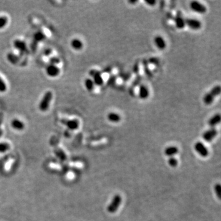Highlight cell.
Instances as JSON below:
<instances>
[{"instance_id":"cell-1","label":"cell","mask_w":221,"mask_h":221,"mask_svg":"<svg viewBox=\"0 0 221 221\" xmlns=\"http://www.w3.org/2000/svg\"><path fill=\"white\" fill-rule=\"evenodd\" d=\"M220 86L217 85L214 86L209 92L206 94L203 97V102L206 105H210L213 103L215 98L220 94Z\"/></svg>"},{"instance_id":"cell-2","label":"cell","mask_w":221,"mask_h":221,"mask_svg":"<svg viewBox=\"0 0 221 221\" xmlns=\"http://www.w3.org/2000/svg\"><path fill=\"white\" fill-rule=\"evenodd\" d=\"M52 97L53 95L50 91H47V92L44 94L42 100L40 103V105H39V108L41 111L44 112L49 109Z\"/></svg>"},{"instance_id":"cell-3","label":"cell","mask_w":221,"mask_h":221,"mask_svg":"<svg viewBox=\"0 0 221 221\" xmlns=\"http://www.w3.org/2000/svg\"><path fill=\"white\" fill-rule=\"evenodd\" d=\"M122 202V198L120 195H115L112 198L111 202L108 205L107 210L110 213H114L118 210Z\"/></svg>"},{"instance_id":"cell-4","label":"cell","mask_w":221,"mask_h":221,"mask_svg":"<svg viewBox=\"0 0 221 221\" xmlns=\"http://www.w3.org/2000/svg\"><path fill=\"white\" fill-rule=\"evenodd\" d=\"M90 76L92 77L95 85L101 86L104 84V80L102 77L101 72L96 70H92L89 72Z\"/></svg>"},{"instance_id":"cell-5","label":"cell","mask_w":221,"mask_h":221,"mask_svg":"<svg viewBox=\"0 0 221 221\" xmlns=\"http://www.w3.org/2000/svg\"><path fill=\"white\" fill-rule=\"evenodd\" d=\"M190 7L193 12H197L198 14H203L206 13L207 11L206 6L204 4L197 1H193L190 2Z\"/></svg>"},{"instance_id":"cell-6","label":"cell","mask_w":221,"mask_h":221,"mask_svg":"<svg viewBox=\"0 0 221 221\" xmlns=\"http://www.w3.org/2000/svg\"><path fill=\"white\" fill-rule=\"evenodd\" d=\"M186 25L190 29L194 30H198L202 27V23L200 20L193 18H187L185 19Z\"/></svg>"},{"instance_id":"cell-7","label":"cell","mask_w":221,"mask_h":221,"mask_svg":"<svg viewBox=\"0 0 221 221\" xmlns=\"http://www.w3.org/2000/svg\"><path fill=\"white\" fill-rule=\"evenodd\" d=\"M173 19L175 23L176 27L178 29H183L185 27V19L183 17V14H182L181 11H178L176 12V16L173 17Z\"/></svg>"},{"instance_id":"cell-8","label":"cell","mask_w":221,"mask_h":221,"mask_svg":"<svg viewBox=\"0 0 221 221\" xmlns=\"http://www.w3.org/2000/svg\"><path fill=\"white\" fill-rule=\"evenodd\" d=\"M194 148H195V150L196 151V152L200 155H201L202 157H206L209 154L208 149H207V148L205 146V145L203 143V142L200 141L197 142L195 144Z\"/></svg>"},{"instance_id":"cell-9","label":"cell","mask_w":221,"mask_h":221,"mask_svg":"<svg viewBox=\"0 0 221 221\" xmlns=\"http://www.w3.org/2000/svg\"><path fill=\"white\" fill-rule=\"evenodd\" d=\"M218 132L215 128H211L210 129L205 131L203 135V139L206 142H210L213 141L214 138L217 135Z\"/></svg>"},{"instance_id":"cell-10","label":"cell","mask_w":221,"mask_h":221,"mask_svg":"<svg viewBox=\"0 0 221 221\" xmlns=\"http://www.w3.org/2000/svg\"><path fill=\"white\" fill-rule=\"evenodd\" d=\"M46 71L47 74L51 77H57L59 75L60 73V68L57 66L53 65V64H49V65H48L46 67Z\"/></svg>"},{"instance_id":"cell-11","label":"cell","mask_w":221,"mask_h":221,"mask_svg":"<svg viewBox=\"0 0 221 221\" xmlns=\"http://www.w3.org/2000/svg\"><path fill=\"white\" fill-rule=\"evenodd\" d=\"M61 123L66 125L69 129L72 130H74L79 127V123L76 119H64L61 120Z\"/></svg>"},{"instance_id":"cell-12","label":"cell","mask_w":221,"mask_h":221,"mask_svg":"<svg viewBox=\"0 0 221 221\" xmlns=\"http://www.w3.org/2000/svg\"><path fill=\"white\" fill-rule=\"evenodd\" d=\"M14 46L22 54H25L28 52L26 43L20 40H16L14 41Z\"/></svg>"},{"instance_id":"cell-13","label":"cell","mask_w":221,"mask_h":221,"mask_svg":"<svg viewBox=\"0 0 221 221\" xmlns=\"http://www.w3.org/2000/svg\"><path fill=\"white\" fill-rule=\"evenodd\" d=\"M154 42L156 47L160 50H163L166 47V41L161 36H156L154 39Z\"/></svg>"},{"instance_id":"cell-14","label":"cell","mask_w":221,"mask_h":221,"mask_svg":"<svg viewBox=\"0 0 221 221\" xmlns=\"http://www.w3.org/2000/svg\"><path fill=\"white\" fill-rule=\"evenodd\" d=\"M138 95L140 98L142 100H145L148 98L149 96V90L148 88L145 85H140L139 87Z\"/></svg>"},{"instance_id":"cell-15","label":"cell","mask_w":221,"mask_h":221,"mask_svg":"<svg viewBox=\"0 0 221 221\" xmlns=\"http://www.w3.org/2000/svg\"><path fill=\"white\" fill-rule=\"evenodd\" d=\"M220 122V115L219 114H216L209 119L208 125L211 128H214Z\"/></svg>"},{"instance_id":"cell-16","label":"cell","mask_w":221,"mask_h":221,"mask_svg":"<svg viewBox=\"0 0 221 221\" xmlns=\"http://www.w3.org/2000/svg\"><path fill=\"white\" fill-rule=\"evenodd\" d=\"M178 149L176 146H169L165 149V154L168 157H173L178 153Z\"/></svg>"},{"instance_id":"cell-17","label":"cell","mask_w":221,"mask_h":221,"mask_svg":"<svg viewBox=\"0 0 221 221\" xmlns=\"http://www.w3.org/2000/svg\"><path fill=\"white\" fill-rule=\"evenodd\" d=\"M142 67H143V70L145 71V74L149 78H151L153 75L152 73L151 72V71L149 69V63L148 61V60L146 59H144L142 61Z\"/></svg>"},{"instance_id":"cell-18","label":"cell","mask_w":221,"mask_h":221,"mask_svg":"<svg viewBox=\"0 0 221 221\" xmlns=\"http://www.w3.org/2000/svg\"><path fill=\"white\" fill-rule=\"evenodd\" d=\"M71 47L75 50H81L83 47L82 42L79 39H73L71 42Z\"/></svg>"},{"instance_id":"cell-19","label":"cell","mask_w":221,"mask_h":221,"mask_svg":"<svg viewBox=\"0 0 221 221\" xmlns=\"http://www.w3.org/2000/svg\"><path fill=\"white\" fill-rule=\"evenodd\" d=\"M107 118L110 122L114 123L119 122L121 119L120 115L115 112H110L109 114H108Z\"/></svg>"},{"instance_id":"cell-20","label":"cell","mask_w":221,"mask_h":221,"mask_svg":"<svg viewBox=\"0 0 221 221\" xmlns=\"http://www.w3.org/2000/svg\"><path fill=\"white\" fill-rule=\"evenodd\" d=\"M12 127L17 130H21L24 128L23 123L19 119H14L11 122Z\"/></svg>"},{"instance_id":"cell-21","label":"cell","mask_w":221,"mask_h":221,"mask_svg":"<svg viewBox=\"0 0 221 221\" xmlns=\"http://www.w3.org/2000/svg\"><path fill=\"white\" fill-rule=\"evenodd\" d=\"M84 83H85V86L88 91H89V92H92V90H94V87H95V84L92 79H89V78H88V79H85Z\"/></svg>"},{"instance_id":"cell-22","label":"cell","mask_w":221,"mask_h":221,"mask_svg":"<svg viewBox=\"0 0 221 221\" xmlns=\"http://www.w3.org/2000/svg\"><path fill=\"white\" fill-rule=\"evenodd\" d=\"M45 38H46L45 34L41 31H38L34 35V40L36 42H40L44 40Z\"/></svg>"},{"instance_id":"cell-23","label":"cell","mask_w":221,"mask_h":221,"mask_svg":"<svg viewBox=\"0 0 221 221\" xmlns=\"http://www.w3.org/2000/svg\"><path fill=\"white\" fill-rule=\"evenodd\" d=\"M7 58L8 59V60L12 64H15L17 63L19 61V57L16 55L15 54H12V53H9L8 54Z\"/></svg>"},{"instance_id":"cell-24","label":"cell","mask_w":221,"mask_h":221,"mask_svg":"<svg viewBox=\"0 0 221 221\" xmlns=\"http://www.w3.org/2000/svg\"><path fill=\"white\" fill-rule=\"evenodd\" d=\"M8 22V19L6 16L0 17V29L3 28L7 25Z\"/></svg>"},{"instance_id":"cell-25","label":"cell","mask_w":221,"mask_h":221,"mask_svg":"<svg viewBox=\"0 0 221 221\" xmlns=\"http://www.w3.org/2000/svg\"><path fill=\"white\" fill-rule=\"evenodd\" d=\"M116 80H117V77H116V76H115V75H111L109 77V79L108 80V82H107L108 85H109V86L113 85L115 83Z\"/></svg>"},{"instance_id":"cell-26","label":"cell","mask_w":221,"mask_h":221,"mask_svg":"<svg viewBox=\"0 0 221 221\" xmlns=\"http://www.w3.org/2000/svg\"><path fill=\"white\" fill-rule=\"evenodd\" d=\"M49 63L50 64H53V65H56L60 63V60L58 58L56 57H52L50 58L49 59Z\"/></svg>"},{"instance_id":"cell-27","label":"cell","mask_w":221,"mask_h":221,"mask_svg":"<svg viewBox=\"0 0 221 221\" xmlns=\"http://www.w3.org/2000/svg\"><path fill=\"white\" fill-rule=\"evenodd\" d=\"M7 90V85L4 81L0 77V92H4Z\"/></svg>"},{"instance_id":"cell-28","label":"cell","mask_w":221,"mask_h":221,"mask_svg":"<svg viewBox=\"0 0 221 221\" xmlns=\"http://www.w3.org/2000/svg\"><path fill=\"white\" fill-rule=\"evenodd\" d=\"M141 79H142V77L141 75H138L136 77V79L133 81V84H132V86L133 87V88L135 87H136L138 85H139V84H140L141 81Z\"/></svg>"},{"instance_id":"cell-29","label":"cell","mask_w":221,"mask_h":221,"mask_svg":"<svg viewBox=\"0 0 221 221\" xmlns=\"http://www.w3.org/2000/svg\"><path fill=\"white\" fill-rule=\"evenodd\" d=\"M214 190L215 193L217 195V196L219 199H220V195H221V187L219 184H217L214 186Z\"/></svg>"},{"instance_id":"cell-30","label":"cell","mask_w":221,"mask_h":221,"mask_svg":"<svg viewBox=\"0 0 221 221\" xmlns=\"http://www.w3.org/2000/svg\"><path fill=\"white\" fill-rule=\"evenodd\" d=\"M148 61V63H152L153 64H155V65H157V64H159L160 63L159 59L157 57H151L149 58Z\"/></svg>"},{"instance_id":"cell-31","label":"cell","mask_w":221,"mask_h":221,"mask_svg":"<svg viewBox=\"0 0 221 221\" xmlns=\"http://www.w3.org/2000/svg\"><path fill=\"white\" fill-rule=\"evenodd\" d=\"M168 163L171 166L175 167L178 165V160L175 158H174L173 157H170V159H169V160H168Z\"/></svg>"},{"instance_id":"cell-32","label":"cell","mask_w":221,"mask_h":221,"mask_svg":"<svg viewBox=\"0 0 221 221\" xmlns=\"http://www.w3.org/2000/svg\"><path fill=\"white\" fill-rule=\"evenodd\" d=\"M130 77H131L130 73H123V74H121V77L124 81L128 80L130 78Z\"/></svg>"},{"instance_id":"cell-33","label":"cell","mask_w":221,"mask_h":221,"mask_svg":"<svg viewBox=\"0 0 221 221\" xmlns=\"http://www.w3.org/2000/svg\"><path fill=\"white\" fill-rule=\"evenodd\" d=\"M133 72L135 74H138L139 72V63H135V64L133 67Z\"/></svg>"},{"instance_id":"cell-34","label":"cell","mask_w":221,"mask_h":221,"mask_svg":"<svg viewBox=\"0 0 221 221\" xmlns=\"http://www.w3.org/2000/svg\"><path fill=\"white\" fill-rule=\"evenodd\" d=\"M146 3H147L148 5L149 6H154L155 3H156V1H154V0H152V1H145Z\"/></svg>"},{"instance_id":"cell-35","label":"cell","mask_w":221,"mask_h":221,"mask_svg":"<svg viewBox=\"0 0 221 221\" xmlns=\"http://www.w3.org/2000/svg\"><path fill=\"white\" fill-rule=\"evenodd\" d=\"M111 71H112V69H111V67H107V68H105L103 70V72L105 73H109L111 72Z\"/></svg>"},{"instance_id":"cell-36","label":"cell","mask_w":221,"mask_h":221,"mask_svg":"<svg viewBox=\"0 0 221 221\" xmlns=\"http://www.w3.org/2000/svg\"><path fill=\"white\" fill-rule=\"evenodd\" d=\"M50 53H51V50L50 49H47L44 50V55L46 56L49 55Z\"/></svg>"},{"instance_id":"cell-37","label":"cell","mask_w":221,"mask_h":221,"mask_svg":"<svg viewBox=\"0 0 221 221\" xmlns=\"http://www.w3.org/2000/svg\"><path fill=\"white\" fill-rule=\"evenodd\" d=\"M129 3H132V4H133V3H137V1H129Z\"/></svg>"}]
</instances>
